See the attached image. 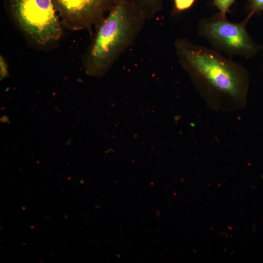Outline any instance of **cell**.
Instances as JSON below:
<instances>
[{"label": "cell", "instance_id": "5b68a950", "mask_svg": "<svg viewBox=\"0 0 263 263\" xmlns=\"http://www.w3.org/2000/svg\"><path fill=\"white\" fill-rule=\"evenodd\" d=\"M63 27L71 31L96 29L117 0H52Z\"/></svg>", "mask_w": 263, "mask_h": 263}, {"label": "cell", "instance_id": "52a82bcc", "mask_svg": "<svg viewBox=\"0 0 263 263\" xmlns=\"http://www.w3.org/2000/svg\"><path fill=\"white\" fill-rule=\"evenodd\" d=\"M197 0H173L172 14L178 15L190 9Z\"/></svg>", "mask_w": 263, "mask_h": 263}, {"label": "cell", "instance_id": "9c48e42d", "mask_svg": "<svg viewBox=\"0 0 263 263\" xmlns=\"http://www.w3.org/2000/svg\"><path fill=\"white\" fill-rule=\"evenodd\" d=\"M249 11L247 17L251 18L255 14L263 12V0H248Z\"/></svg>", "mask_w": 263, "mask_h": 263}, {"label": "cell", "instance_id": "30bf717a", "mask_svg": "<svg viewBox=\"0 0 263 263\" xmlns=\"http://www.w3.org/2000/svg\"><path fill=\"white\" fill-rule=\"evenodd\" d=\"M0 79L6 77L8 75V66L6 59L4 56H0Z\"/></svg>", "mask_w": 263, "mask_h": 263}, {"label": "cell", "instance_id": "277c9868", "mask_svg": "<svg viewBox=\"0 0 263 263\" xmlns=\"http://www.w3.org/2000/svg\"><path fill=\"white\" fill-rule=\"evenodd\" d=\"M249 19L247 17L241 22L233 23L218 12L201 19L198 33L216 50L230 56L249 59L263 48L254 42L247 31L246 25Z\"/></svg>", "mask_w": 263, "mask_h": 263}, {"label": "cell", "instance_id": "8992f818", "mask_svg": "<svg viewBox=\"0 0 263 263\" xmlns=\"http://www.w3.org/2000/svg\"><path fill=\"white\" fill-rule=\"evenodd\" d=\"M147 19L153 18L163 9V0H133Z\"/></svg>", "mask_w": 263, "mask_h": 263}, {"label": "cell", "instance_id": "3957f363", "mask_svg": "<svg viewBox=\"0 0 263 263\" xmlns=\"http://www.w3.org/2000/svg\"><path fill=\"white\" fill-rule=\"evenodd\" d=\"M14 25L32 47L48 50L56 46L63 26L52 0H6Z\"/></svg>", "mask_w": 263, "mask_h": 263}, {"label": "cell", "instance_id": "ba28073f", "mask_svg": "<svg viewBox=\"0 0 263 263\" xmlns=\"http://www.w3.org/2000/svg\"><path fill=\"white\" fill-rule=\"evenodd\" d=\"M236 0H213V5L219 10V13L226 16Z\"/></svg>", "mask_w": 263, "mask_h": 263}, {"label": "cell", "instance_id": "7a4b0ae2", "mask_svg": "<svg viewBox=\"0 0 263 263\" xmlns=\"http://www.w3.org/2000/svg\"><path fill=\"white\" fill-rule=\"evenodd\" d=\"M174 46L179 64L197 82L233 98L245 91L246 72L232 60L184 38L175 40Z\"/></svg>", "mask_w": 263, "mask_h": 263}, {"label": "cell", "instance_id": "6da1fadb", "mask_svg": "<svg viewBox=\"0 0 263 263\" xmlns=\"http://www.w3.org/2000/svg\"><path fill=\"white\" fill-rule=\"evenodd\" d=\"M147 19L133 0H117L103 21L82 57L86 74L104 75L132 47Z\"/></svg>", "mask_w": 263, "mask_h": 263}]
</instances>
